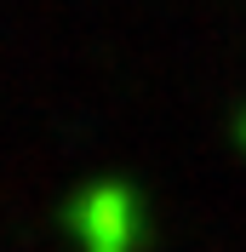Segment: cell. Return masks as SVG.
Segmentation results:
<instances>
[{
    "label": "cell",
    "mask_w": 246,
    "mask_h": 252,
    "mask_svg": "<svg viewBox=\"0 0 246 252\" xmlns=\"http://www.w3.org/2000/svg\"><path fill=\"white\" fill-rule=\"evenodd\" d=\"M75 223V241L86 252H132L138 247V201H132V189H115V184H97L86 189L69 212Z\"/></svg>",
    "instance_id": "6da1fadb"
}]
</instances>
